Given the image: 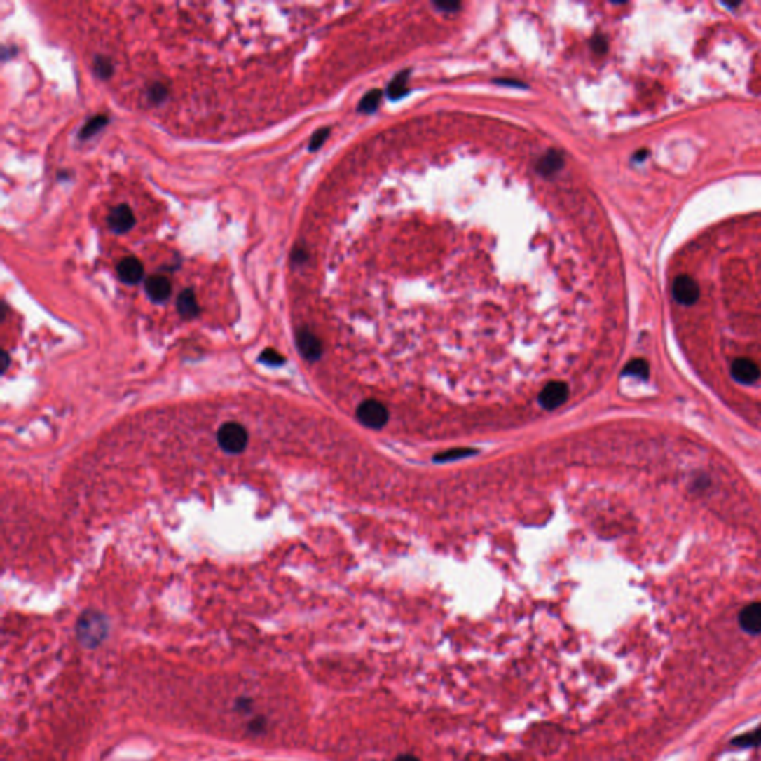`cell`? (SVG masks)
Here are the masks:
<instances>
[{
    "instance_id": "1",
    "label": "cell",
    "mask_w": 761,
    "mask_h": 761,
    "mask_svg": "<svg viewBox=\"0 0 761 761\" xmlns=\"http://www.w3.org/2000/svg\"><path fill=\"white\" fill-rule=\"evenodd\" d=\"M107 635V622L97 611L83 612L78 622L79 641L87 647H97Z\"/></svg>"
},
{
    "instance_id": "2",
    "label": "cell",
    "mask_w": 761,
    "mask_h": 761,
    "mask_svg": "<svg viewBox=\"0 0 761 761\" xmlns=\"http://www.w3.org/2000/svg\"><path fill=\"white\" fill-rule=\"evenodd\" d=\"M217 444L225 452L237 455L247 448L249 433L240 423H225L217 430Z\"/></svg>"
},
{
    "instance_id": "3",
    "label": "cell",
    "mask_w": 761,
    "mask_h": 761,
    "mask_svg": "<svg viewBox=\"0 0 761 761\" xmlns=\"http://www.w3.org/2000/svg\"><path fill=\"white\" fill-rule=\"evenodd\" d=\"M359 421L369 428H383L387 424L388 412L378 400H364L357 408Z\"/></svg>"
},
{
    "instance_id": "4",
    "label": "cell",
    "mask_w": 761,
    "mask_h": 761,
    "mask_svg": "<svg viewBox=\"0 0 761 761\" xmlns=\"http://www.w3.org/2000/svg\"><path fill=\"white\" fill-rule=\"evenodd\" d=\"M568 399V387L561 380L549 383L540 392V404L547 411H554L562 406Z\"/></svg>"
},
{
    "instance_id": "5",
    "label": "cell",
    "mask_w": 761,
    "mask_h": 761,
    "mask_svg": "<svg viewBox=\"0 0 761 761\" xmlns=\"http://www.w3.org/2000/svg\"><path fill=\"white\" fill-rule=\"evenodd\" d=\"M672 294L677 302L681 305H693L697 299L701 290L696 281L689 275H680L675 278L672 286Z\"/></svg>"
},
{
    "instance_id": "6",
    "label": "cell",
    "mask_w": 761,
    "mask_h": 761,
    "mask_svg": "<svg viewBox=\"0 0 761 761\" xmlns=\"http://www.w3.org/2000/svg\"><path fill=\"white\" fill-rule=\"evenodd\" d=\"M107 225L115 234H125L136 225V216L127 204H121L112 208L107 217Z\"/></svg>"
},
{
    "instance_id": "7",
    "label": "cell",
    "mask_w": 761,
    "mask_h": 761,
    "mask_svg": "<svg viewBox=\"0 0 761 761\" xmlns=\"http://www.w3.org/2000/svg\"><path fill=\"white\" fill-rule=\"evenodd\" d=\"M730 373L739 384L751 385L760 379V366L751 359L739 357L732 363Z\"/></svg>"
},
{
    "instance_id": "8",
    "label": "cell",
    "mask_w": 761,
    "mask_h": 761,
    "mask_svg": "<svg viewBox=\"0 0 761 761\" xmlns=\"http://www.w3.org/2000/svg\"><path fill=\"white\" fill-rule=\"evenodd\" d=\"M116 274L122 283L125 284H137L142 281L144 268L143 263L134 256H128L122 259L116 266Z\"/></svg>"
},
{
    "instance_id": "9",
    "label": "cell",
    "mask_w": 761,
    "mask_h": 761,
    "mask_svg": "<svg viewBox=\"0 0 761 761\" xmlns=\"http://www.w3.org/2000/svg\"><path fill=\"white\" fill-rule=\"evenodd\" d=\"M296 343H298L301 354L306 360L315 362L320 359V355L323 352L322 342L313 332H310V330L301 329L296 336Z\"/></svg>"
},
{
    "instance_id": "10",
    "label": "cell",
    "mask_w": 761,
    "mask_h": 761,
    "mask_svg": "<svg viewBox=\"0 0 761 761\" xmlns=\"http://www.w3.org/2000/svg\"><path fill=\"white\" fill-rule=\"evenodd\" d=\"M739 624L746 633H761V603L745 605L739 612Z\"/></svg>"
},
{
    "instance_id": "11",
    "label": "cell",
    "mask_w": 761,
    "mask_h": 761,
    "mask_svg": "<svg viewBox=\"0 0 761 761\" xmlns=\"http://www.w3.org/2000/svg\"><path fill=\"white\" fill-rule=\"evenodd\" d=\"M144 289L153 302H164L171 294V283L165 275H151L146 280Z\"/></svg>"
},
{
    "instance_id": "12",
    "label": "cell",
    "mask_w": 761,
    "mask_h": 761,
    "mask_svg": "<svg viewBox=\"0 0 761 761\" xmlns=\"http://www.w3.org/2000/svg\"><path fill=\"white\" fill-rule=\"evenodd\" d=\"M177 311L183 318H188V320L189 318H195L200 314L198 301H196L195 292L192 289H185L179 294Z\"/></svg>"
},
{
    "instance_id": "13",
    "label": "cell",
    "mask_w": 761,
    "mask_h": 761,
    "mask_svg": "<svg viewBox=\"0 0 761 761\" xmlns=\"http://www.w3.org/2000/svg\"><path fill=\"white\" fill-rule=\"evenodd\" d=\"M563 165V158L559 152L556 151H549L546 155H543L542 158L538 159V164H537V170L540 171V174L543 176H551L554 173H556L558 170H561Z\"/></svg>"
},
{
    "instance_id": "14",
    "label": "cell",
    "mask_w": 761,
    "mask_h": 761,
    "mask_svg": "<svg viewBox=\"0 0 761 761\" xmlns=\"http://www.w3.org/2000/svg\"><path fill=\"white\" fill-rule=\"evenodd\" d=\"M408 78H409V71L404 70L402 73H399V75L391 81V83L388 85V90H387V95L390 98H392V100H396V98L402 97L403 94L408 92Z\"/></svg>"
},
{
    "instance_id": "15",
    "label": "cell",
    "mask_w": 761,
    "mask_h": 761,
    "mask_svg": "<svg viewBox=\"0 0 761 761\" xmlns=\"http://www.w3.org/2000/svg\"><path fill=\"white\" fill-rule=\"evenodd\" d=\"M107 122H109V119H107V116H104V115H97V116L91 118V119L87 122V124H85V125L82 127V130H81V132H79V139L87 140V139H90V137L95 136V134H97L98 131H100V130L107 124Z\"/></svg>"
},
{
    "instance_id": "16",
    "label": "cell",
    "mask_w": 761,
    "mask_h": 761,
    "mask_svg": "<svg viewBox=\"0 0 761 761\" xmlns=\"http://www.w3.org/2000/svg\"><path fill=\"white\" fill-rule=\"evenodd\" d=\"M732 745L739 746V748L761 746V727H758V729H755V730H753L750 733L736 736V738L732 741Z\"/></svg>"
},
{
    "instance_id": "17",
    "label": "cell",
    "mask_w": 761,
    "mask_h": 761,
    "mask_svg": "<svg viewBox=\"0 0 761 761\" xmlns=\"http://www.w3.org/2000/svg\"><path fill=\"white\" fill-rule=\"evenodd\" d=\"M380 98H383V91L380 90H372L367 92L362 100L359 103V110L360 112H364V114H372L376 110V107L379 106L380 103Z\"/></svg>"
},
{
    "instance_id": "18",
    "label": "cell",
    "mask_w": 761,
    "mask_h": 761,
    "mask_svg": "<svg viewBox=\"0 0 761 761\" xmlns=\"http://www.w3.org/2000/svg\"><path fill=\"white\" fill-rule=\"evenodd\" d=\"M648 373H650V367H648V363L643 359H635L632 360L628 366L623 369V375H629V376H638L641 379H647L648 378Z\"/></svg>"
},
{
    "instance_id": "19",
    "label": "cell",
    "mask_w": 761,
    "mask_h": 761,
    "mask_svg": "<svg viewBox=\"0 0 761 761\" xmlns=\"http://www.w3.org/2000/svg\"><path fill=\"white\" fill-rule=\"evenodd\" d=\"M94 71L100 79H109L114 73L112 61L106 57H97L94 61Z\"/></svg>"
},
{
    "instance_id": "20",
    "label": "cell",
    "mask_w": 761,
    "mask_h": 761,
    "mask_svg": "<svg viewBox=\"0 0 761 761\" xmlns=\"http://www.w3.org/2000/svg\"><path fill=\"white\" fill-rule=\"evenodd\" d=\"M259 360L263 362L265 364H269V366H281V364H283V363L286 362V359L283 357V355H281L278 351H275V350H273V348H266V350L261 354Z\"/></svg>"
},
{
    "instance_id": "21",
    "label": "cell",
    "mask_w": 761,
    "mask_h": 761,
    "mask_svg": "<svg viewBox=\"0 0 761 761\" xmlns=\"http://www.w3.org/2000/svg\"><path fill=\"white\" fill-rule=\"evenodd\" d=\"M167 94H168V91H167V88L164 87L163 83H153L152 87L149 88V98H151V102H153V103L165 102Z\"/></svg>"
},
{
    "instance_id": "22",
    "label": "cell",
    "mask_w": 761,
    "mask_h": 761,
    "mask_svg": "<svg viewBox=\"0 0 761 761\" xmlns=\"http://www.w3.org/2000/svg\"><path fill=\"white\" fill-rule=\"evenodd\" d=\"M327 137H329V128H322V130L315 131L314 136L310 140V151L314 152L317 149H320Z\"/></svg>"
},
{
    "instance_id": "23",
    "label": "cell",
    "mask_w": 761,
    "mask_h": 761,
    "mask_svg": "<svg viewBox=\"0 0 761 761\" xmlns=\"http://www.w3.org/2000/svg\"><path fill=\"white\" fill-rule=\"evenodd\" d=\"M473 451L470 449H453V451H449V452H445V453H440V455L436 457L437 461H451V460H458L461 457H465V455H472Z\"/></svg>"
},
{
    "instance_id": "24",
    "label": "cell",
    "mask_w": 761,
    "mask_h": 761,
    "mask_svg": "<svg viewBox=\"0 0 761 761\" xmlns=\"http://www.w3.org/2000/svg\"><path fill=\"white\" fill-rule=\"evenodd\" d=\"M436 6L444 11H455L460 8V4L457 2H436Z\"/></svg>"
},
{
    "instance_id": "25",
    "label": "cell",
    "mask_w": 761,
    "mask_h": 761,
    "mask_svg": "<svg viewBox=\"0 0 761 761\" xmlns=\"http://www.w3.org/2000/svg\"><path fill=\"white\" fill-rule=\"evenodd\" d=\"M306 257H308V256H306V253L302 249L294 250V253H293V261L296 263H303L306 261Z\"/></svg>"
},
{
    "instance_id": "26",
    "label": "cell",
    "mask_w": 761,
    "mask_h": 761,
    "mask_svg": "<svg viewBox=\"0 0 761 761\" xmlns=\"http://www.w3.org/2000/svg\"><path fill=\"white\" fill-rule=\"evenodd\" d=\"M594 48H595V51L601 53V51H604V49H605V43H604L603 39L598 38V39L594 41Z\"/></svg>"
},
{
    "instance_id": "27",
    "label": "cell",
    "mask_w": 761,
    "mask_h": 761,
    "mask_svg": "<svg viewBox=\"0 0 761 761\" xmlns=\"http://www.w3.org/2000/svg\"><path fill=\"white\" fill-rule=\"evenodd\" d=\"M395 761H420V760H418V758H416V757H413V755H409V754H404V755H400V757H397V758H396Z\"/></svg>"
},
{
    "instance_id": "28",
    "label": "cell",
    "mask_w": 761,
    "mask_h": 761,
    "mask_svg": "<svg viewBox=\"0 0 761 761\" xmlns=\"http://www.w3.org/2000/svg\"><path fill=\"white\" fill-rule=\"evenodd\" d=\"M8 364H9V357H8V354H6V352H4V372L6 371Z\"/></svg>"
}]
</instances>
